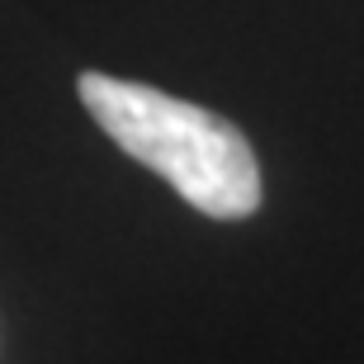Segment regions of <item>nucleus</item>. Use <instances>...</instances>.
Listing matches in <instances>:
<instances>
[{"instance_id": "nucleus-1", "label": "nucleus", "mask_w": 364, "mask_h": 364, "mask_svg": "<svg viewBox=\"0 0 364 364\" xmlns=\"http://www.w3.org/2000/svg\"><path fill=\"white\" fill-rule=\"evenodd\" d=\"M76 90L90 119L114 137V147L156 171L189 208L218 223H237L260 208L256 151L223 114L105 71H85Z\"/></svg>"}]
</instances>
